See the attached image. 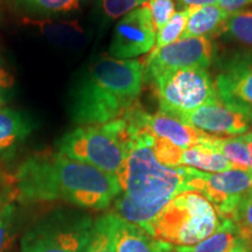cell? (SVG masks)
<instances>
[{
  "instance_id": "obj_1",
  "label": "cell",
  "mask_w": 252,
  "mask_h": 252,
  "mask_svg": "<svg viewBox=\"0 0 252 252\" xmlns=\"http://www.w3.org/2000/svg\"><path fill=\"white\" fill-rule=\"evenodd\" d=\"M15 201H63L81 209L103 210L121 194L116 176L60 152L28 157L13 175Z\"/></svg>"
},
{
  "instance_id": "obj_2",
  "label": "cell",
  "mask_w": 252,
  "mask_h": 252,
  "mask_svg": "<svg viewBox=\"0 0 252 252\" xmlns=\"http://www.w3.org/2000/svg\"><path fill=\"white\" fill-rule=\"evenodd\" d=\"M189 167H169L157 159L150 128L126 144V158L117 179L121 194L113 212L144 230L173 197L187 190Z\"/></svg>"
},
{
  "instance_id": "obj_3",
  "label": "cell",
  "mask_w": 252,
  "mask_h": 252,
  "mask_svg": "<svg viewBox=\"0 0 252 252\" xmlns=\"http://www.w3.org/2000/svg\"><path fill=\"white\" fill-rule=\"evenodd\" d=\"M144 64L138 60L104 56L91 65L71 94V119L81 126L124 118L139 104Z\"/></svg>"
},
{
  "instance_id": "obj_4",
  "label": "cell",
  "mask_w": 252,
  "mask_h": 252,
  "mask_svg": "<svg viewBox=\"0 0 252 252\" xmlns=\"http://www.w3.org/2000/svg\"><path fill=\"white\" fill-rule=\"evenodd\" d=\"M220 224L210 201L198 191L186 190L173 197L145 231L172 247H190L209 237Z\"/></svg>"
},
{
  "instance_id": "obj_5",
  "label": "cell",
  "mask_w": 252,
  "mask_h": 252,
  "mask_svg": "<svg viewBox=\"0 0 252 252\" xmlns=\"http://www.w3.org/2000/svg\"><path fill=\"white\" fill-rule=\"evenodd\" d=\"M127 141V123L121 118L103 125L80 126L63 135L56 147L63 156L117 178L126 158Z\"/></svg>"
},
{
  "instance_id": "obj_6",
  "label": "cell",
  "mask_w": 252,
  "mask_h": 252,
  "mask_svg": "<svg viewBox=\"0 0 252 252\" xmlns=\"http://www.w3.org/2000/svg\"><path fill=\"white\" fill-rule=\"evenodd\" d=\"M94 219L75 208H56L34 220L20 241L21 252H83Z\"/></svg>"
},
{
  "instance_id": "obj_7",
  "label": "cell",
  "mask_w": 252,
  "mask_h": 252,
  "mask_svg": "<svg viewBox=\"0 0 252 252\" xmlns=\"http://www.w3.org/2000/svg\"><path fill=\"white\" fill-rule=\"evenodd\" d=\"M150 82L159 100L160 111L175 118L200 106L220 102L207 69H173Z\"/></svg>"
},
{
  "instance_id": "obj_8",
  "label": "cell",
  "mask_w": 252,
  "mask_h": 252,
  "mask_svg": "<svg viewBox=\"0 0 252 252\" xmlns=\"http://www.w3.org/2000/svg\"><path fill=\"white\" fill-rule=\"evenodd\" d=\"M252 189V172L229 169L207 173L190 168L187 190L198 191L215 207L220 219H229L238 200Z\"/></svg>"
},
{
  "instance_id": "obj_9",
  "label": "cell",
  "mask_w": 252,
  "mask_h": 252,
  "mask_svg": "<svg viewBox=\"0 0 252 252\" xmlns=\"http://www.w3.org/2000/svg\"><path fill=\"white\" fill-rule=\"evenodd\" d=\"M215 88L228 108L252 111V49L234 50L219 60Z\"/></svg>"
},
{
  "instance_id": "obj_10",
  "label": "cell",
  "mask_w": 252,
  "mask_h": 252,
  "mask_svg": "<svg viewBox=\"0 0 252 252\" xmlns=\"http://www.w3.org/2000/svg\"><path fill=\"white\" fill-rule=\"evenodd\" d=\"M214 60V45L208 37H186L151 52L143 62L144 81L150 82L162 72L182 68L208 69Z\"/></svg>"
},
{
  "instance_id": "obj_11",
  "label": "cell",
  "mask_w": 252,
  "mask_h": 252,
  "mask_svg": "<svg viewBox=\"0 0 252 252\" xmlns=\"http://www.w3.org/2000/svg\"><path fill=\"white\" fill-rule=\"evenodd\" d=\"M157 31L149 8L143 5L124 15L116 25L109 47V56L131 60L151 52L156 45Z\"/></svg>"
},
{
  "instance_id": "obj_12",
  "label": "cell",
  "mask_w": 252,
  "mask_h": 252,
  "mask_svg": "<svg viewBox=\"0 0 252 252\" xmlns=\"http://www.w3.org/2000/svg\"><path fill=\"white\" fill-rule=\"evenodd\" d=\"M193 127L217 137L244 134L250 130L249 113L230 109L223 103L200 106L178 117Z\"/></svg>"
},
{
  "instance_id": "obj_13",
  "label": "cell",
  "mask_w": 252,
  "mask_h": 252,
  "mask_svg": "<svg viewBox=\"0 0 252 252\" xmlns=\"http://www.w3.org/2000/svg\"><path fill=\"white\" fill-rule=\"evenodd\" d=\"M147 127L154 137L168 140L169 143L184 150L202 143L213 135L197 130L193 126L181 122L180 119L161 111L153 115L149 113Z\"/></svg>"
},
{
  "instance_id": "obj_14",
  "label": "cell",
  "mask_w": 252,
  "mask_h": 252,
  "mask_svg": "<svg viewBox=\"0 0 252 252\" xmlns=\"http://www.w3.org/2000/svg\"><path fill=\"white\" fill-rule=\"evenodd\" d=\"M185 9L188 13V21L181 39L208 37L212 40L222 36L230 14L223 11L220 6L210 5Z\"/></svg>"
},
{
  "instance_id": "obj_15",
  "label": "cell",
  "mask_w": 252,
  "mask_h": 252,
  "mask_svg": "<svg viewBox=\"0 0 252 252\" xmlns=\"http://www.w3.org/2000/svg\"><path fill=\"white\" fill-rule=\"evenodd\" d=\"M115 237L116 252H174L172 245L158 241L143 228L126 222L116 214Z\"/></svg>"
},
{
  "instance_id": "obj_16",
  "label": "cell",
  "mask_w": 252,
  "mask_h": 252,
  "mask_svg": "<svg viewBox=\"0 0 252 252\" xmlns=\"http://www.w3.org/2000/svg\"><path fill=\"white\" fill-rule=\"evenodd\" d=\"M215 135L202 143L182 150L178 167H189L207 173H220L232 169L231 163L214 149L212 141Z\"/></svg>"
},
{
  "instance_id": "obj_17",
  "label": "cell",
  "mask_w": 252,
  "mask_h": 252,
  "mask_svg": "<svg viewBox=\"0 0 252 252\" xmlns=\"http://www.w3.org/2000/svg\"><path fill=\"white\" fill-rule=\"evenodd\" d=\"M241 245H247V243L234 220L220 219L219 228L200 243L190 247L172 248L174 252H229Z\"/></svg>"
},
{
  "instance_id": "obj_18",
  "label": "cell",
  "mask_w": 252,
  "mask_h": 252,
  "mask_svg": "<svg viewBox=\"0 0 252 252\" xmlns=\"http://www.w3.org/2000/svg\"><path fill=\"white\" fill-rule=\"evenodd\" d=\"M33 130L26 116L12 109H0V153L25 140Z\"/></svg>"
},
{
  "instance_id": "obj_19",
  "label": "cell",
  "mask_w": 252,
  "mask_h": 252,
  "mask_svg": "<svg viewBox=\"0 0 252 252\" xmlns=\"http://www.w3.org/2000/svg\"><path fill=\"white\" fill-rule=\"evenodd\" d=\"M39 28L41 33L47 40L55 45L63 47H77L84 42V32L76 21H64V23H54V21L42 20L32 21Z\"/></svg>"
},
{
  "instance_id": "obj_20",
  "label": "cell",
  "mask_w": 252,
  "mask_h": 252,
  "mask_svg": "<svg viewBox=\"0 0 252 252\" xmlns=\"http://www.w3.org/2000/svg\"><path fill=\"white\" fill-rule=\"evenodd\" d=\"M214 149L222 154L235 169L252 172L251 153L245 134L239 137H217L212 141Z\"/></svg>"
},
{
  "instance_id": "obj_21",
  "label": "cell",
  "mask_w": 252,
  "mask_h": 252,
  "mask_svg": "<svg viewBox=\"0 0 252 252\" xmlns=\"http://www.w3.org/2000/svg\"><path fill=\"white\" fill-rule=\"evenodd\" d=\"M83 252H116L115 214L108 213L94 220L91 235Z\"/></svg>"
},
{
  "instance_id": "obj_22",
  "label": "cell",
  "mask_w": 252,
  "mask_h": 252,
  "mask_svg": "<svg viewBox=\"0 0 252 252\" xmlns=\"http://www.w3.org/2000/svg\"><path fill=\"white\" fill-rule=\"evenodd\" d=\"M222 37L252 49V11H238L230 14Z\"/></svg>"
},
{
  "instance_id": "obj_23",
  "label": "cell",
  "mask_w": 252,
  "mask_h": 252,
  "mask_svg": "<svg viewBox=\"0 0 252 252\" xmlns=\"http://www.w3.org/2000/svg\"><path fill=\"white\" fill-rule=\"evenodd\" d=\"M229 219L237 225L248 248H252V189L239 198Z\"/></svg>"
},
{
  "instance_id": "obj_24",
  "label": "cell",
  "mask_w": 252,
  "mask_h": 252,
  "mask_svg": "<svg viewBox=\"0 0 252 252\" xmlns=\"http://www.w3.org/2000/svg\"><path fill=\"white\" fill-rule=\"evenodd\" d=\"M188 13L186 9H182L180 12H175L171 20L163 26L161 30L157 32V40L156 45L151 52H158L163 47L171 45L178 41L184 34L187 26Z\"/></svg>"
},
{
  "instance_id": "obj_25",
  "label": "cell",
  "mask_w": 252,
  "mask_h": 252,
  "mask_svg": "<svg viewBox=\"0 0 252 252\" xmlns=\"http://www.w3.org/2000/svg\"><path fill=\"white\" fill-rule=\"evenodd\" d=\"M18 208L14 201L0 209V252H5L17 234Z\"/></svg>"
},
{
  "instance_id": "obj_26",
  "label": "cell",
  "mask_w": 252,
  "mask_h": 252,
  "mask_svg": "<svg viewBox=\"0 0 252 252\" xmlns=\"http://www.w3.org/2000/svg\"><path fill=\"white\" fill-rule=\"evenodd\" d=\"M27 8L42 14L68 13L80 7V0H24Z\"/></svg>"
},
{
  "instance_id": "obj_27",
  "label": "cell",
  "mask_w": 252,
  "mask_h": 252,
  "mask_svg": "<svg viewBox=\"0 0 252 252\" xmlns=\"http://www.w3.org/2000/svg\"><path fill=\"white\" fill-rule=\"evenodd\" d=\"M145 6L149 8L156 31H160L175 14L174 0H146Z\"/></svg>"
},
{
  "instance_id": "obj_28",
  "label": "cell",
  "mask_w": 252,
  "mask_h": 252,
  "mask_svg": "<svg viewBox=\"0 0 252 252\" xmlns=\"http://www.w3.org/2000/svg\"><path fill=\"white\" fill-rule=\"evenodd\" d=\"M99 1L103 13L106 18L118 19L145 5L146 0H99Z\"/></svg>"
},
{
  "instance_id": "obj_29",
  "label": "cell",
  "mask_w": 252,
  "mask_h": 252,
  "mask_svg": "<svg viewBox=\"0 0 252 252\" xmlns=\"http://www.w3.org/2000/svg\"><path fill=\"white\" fill-rule=\"evenodd\" d=\"M11 201H15L14 178L0 168V209Z\"/></svg>"
},
{
  "instance_id": "obj_30",
  "label": "cell",
  "mask_w": 252,
  "mask_h": 252,
  "mask_svg": "<svg viewBox=\"0 0 252 252\" xmlns=\"http://www.w3.org/2000/svg\"><path fill=\"white\" fill-rule=\"evenodd\" d=\"M13 80L11 75L0 65V109L5 105L8 98V91L11 90Z\"/></svg>"
},
{
  "instance_id": "obj_31",
  "label": "cell",
  "mask_w": 252,
  "mask_h": 252,
  "mask_svg": "<svg viewBox=\"0 0 252 252\" xmlns=\"http://www.w3.org/2000/svg\"><path fill=\"white\" fill-rule=\"evenodd\" d=\"M219 6L226 13L234 14L244 6L252 4V0H219Z\"/></svg>"
},
{
  "instance_id": "obj_32",
  "label": "cell",
  "mask_w": 252,
  "mask_h": 252,
  "mask_svg": "<svg viewBox=\"0 0 252 252\" xmlns=\"http://www.w3.org/2000/svg\"><path fill=\"white\" fill-rule=\"evenodd\" d=\"M180 4L187 7H201V6H210L216 5L219 0H178Z\"/></svg>"
},
{
  "instance_id": "obj_33",
  "label": "cell",
  "mask_w": 252,
  "mask_h": 252,
  "mask_svg": "<svg viewBox=\"0 0 252 252\" xmlns=\"http://www.w3.org/2000/svg\"><path fill=\"white\" fill-rule=\"evenodd\" d=\"M245 134V138H247L248 143H249V149H250V153H251V160H252V130H249Z\"/></svg>"
},
{
  "instance_id": "obj_34",
  "label": "cell",
  "mask_w": 252,
  "mask_h": 252,
  "mask_svg": "<svg viewBox=\"0 0 252 252\" xmlns=\"http://www.w3.org/2000/svg\"><path fill=\"white\" fill-rule=\"evenodd\" d=\"M229 252H250V251H249V248L247 247V245H241V247L235 248L234 250H231Z\"/></svg>"
},
{
  "instance_id": "obj_35",
  "label": "cell",
  "mask_w": 252,
  "mask_h": 252,
  "mask_svg": "<svg viewBox=\"0 0 252 252\" xmlns=\"http://www.w3.org/2000/svg\"><path fill=\"white\" fill-rule=\"evenodd\" d=\"M249 119H250V123L252 124V111L249 112Z\"/></svg>"
}]
</instances>
